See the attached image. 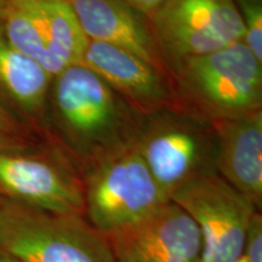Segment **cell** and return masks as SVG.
Here are the masks:
<instances>
[{
  "instance_id": "9",
  "label": "cell",
  "mask_w": 262,
  "mask_h": 262,
  "mask_svg": "<svg viewBox=\"0 0 262 262\" xmlns=\"http://www.w3.org/2000/svg\"><path fill=\"white\" fill-rule=\"evenodd\" d=\"M107 238L114 262H199L202 257L198 226L171 201Z\"/></svg>"
},
{
  "instance_id": "13",
  "label": "cell",
  "mask_w": 262,
  "mask_h": 262,
  "mask_svg": "<svg viewBox=\"0 0 262 262\" xmlns=\"http://www.w3.org/2000/svg\"><path fill=\"white\" fill-rule=\"evenodd\" d=\"M39 35L48 57V72L56 77L79 64L89 39L84 34L70 0H31Z\"/></svg>"
},
{
  "instance_id": "21",
  "label": "cell",
  "mask_w": 262,
  "mask_h": 262,
  "mask_svg": "<svg viewBox=\"0 0 262 262\" xmlns=\"http://www.w3.org/2000/svg\"><path fill=\"white\" fill-rule=\"evenodd\" d=\"M234 262H248L247 260H245V257L244 256H241V257H239L238 258V260L237 261H234Z\"/></svg>"
},
{
  "instance_id": "16",
  "label": "cell",
  "mask_w": 262,
  "mask_h": 262,
  "mask_svg": "<svg viewBox=\"0 0 262 262\" xmlns=\"http://www.w3.org/2000/svg\"><path fill=\"white\" fill-rule=\"evenodd\" d=\"M248 262H262V215L255 212L247 231L243 255Z\"/></svg>"
},
{
  "instance_id": "11",
  "label": "cell",
  "mask_w": 262,
  "mask_h": 262,
  "mask_svg": "<svg viewBox=\"0 0 262 262\" xmlns=\"http://www.w3.org/2000/svg\"><path fill=\"white\" fill-rule=\"evenodd\" d=\"M84 34L135 55L172 79L148 16L125 0H70Z\"/></svg>"
},
{
  "instance_id": "5",
  "label": "cell",
  "mask_w": 262,
  "mask_h": 262,
  "mask_svg": "<svg viewBox=\"0 0 262 262\" xmlns=\"http://www.w3.org/2000/svg\"><path fill=\"white\" fill-rule=\"evenodd\" d=\"M84 216L104 235L146 217L170 199L133 146L81 171Z\"/></svg>"
},
{
  "instance_id": "18",
  "label": "cell",
  "mask_w": 262,
  "mask_h": 262,
  "mask_svg": "<svg viewBox=\"0 0 262 262\" xmlns=\"http://www.w3.org/2000/svg\"><path fill=\"white\" fill-rule=\"evenodd\" d=\"M15 124L6 110L0 103V135H6L9 133H14Z\"/></svg>"
},
{
  "instance_id": "4",
  "label": "cell",
  "mask_w": 262,
  "mask_h": 262,
  "mask_svg": "<svg viewBox=\"0 0 262 262\" xmlns=\"http://www.w3.org/2000/svg\"><path fill=\"white\" fill-rule=\"evenodd\" d=\"M135 147L169 199L192 180L216 173L212 124L182 106L146 114Z\"/></svg>"
},
{
  "instance_id": "7",
  "label": "cell",
  "mask_w": 262,
  "mask_h": 262,
  "mask_svg": "<svg viewBox=\"0 0 262 262\" xmlns=\"http://www.w3.org/2000/svg\"><path fill=\"white\" fill-rule=\"evenodd\" d=\"M170 70L244 39L233 0H166L149 17Z\"/></svg>"
},
{
  "instance_id": "3",
  "label": "cell",
  "mask_w": 262,
  "mask_h": 262,
  "mask_svg": "<svg viewBox=\"0 0 262 262\" xmlns=\"http://www.w3.org/2000/svg\"><path fill=\"white\" fill-rule=\"evenodd\" d=\"M0 248L21 262H114L107 235L84 215L0 203Z\"/></svg>"
},
{
  "instance_id": "8",
  "label": "cell",
  "mask_w": 262,
  "mask_h": 262,
  "mask_svg": "<svg viewBox=\"0 0 262 262\" xmlns=\"http://www.w3.org/2000/svg\"><path fill=\"white\" fill-rule=\"evenodd\" d=\"M170 201L181 206L201 231L199 262H234L243 255L249 225L260 210L221 176L210 173L192 180Z\"/></svg>"
},
{
  "instance_id": "2",
  "label": "cell",
  "mask_w": 262,
  "mask_h": 262,
  "mask_svg": "<svg viewBox=\"0 0 262 262\" xmlns=\"http://www.w3.org/2000/svg\"><path fill=\"white\" fill-rule=\"evenodd\" d=\"M172 81L180 104L210 123L262 110V62L243 40L180 62Z\"/></svg>"
},
{
  "instance_id": "17",
  "label": "cell",
  "mask_w": 262,
  "mask_h": 262,
  "mask_svg": "<svg viewBox=\"0 0 262 262\" xmlns=\"http://www.w3.org/2000/svg\"><path fill=\"white\" fill-rule=\"evenodd\" d=\"M125 2L133 5L134 8L140 10L142 14L150 17L157 11V9L166 0H125Z\"/></svg>"
},
{
  "instance_id": "12",
  "label": "cell",
  "mask_w": 262,
  "mask_h": 262,
  "mask_svg": "<svg viewBox=\"0 0 262 262\" xmlns=\"http://www.w3.org/2000/svg\"><path fill=\"white\" fill-rule=\"evenodd\" d=\"M216 137V173L262 206V110L212 122Z\"/></svg>"
},
{
  "instance_id": "10",
  "label": "cell",
  "mask_w": 262,
  "mask_h": 262,
  "mask_svg": "<svg viewBox=\"0 0 262 262\" xmlns=\"http://www.w3.org/2000/svg\"><path fill=\"white\" fill-rule=\"evenodd\" d=\"M80 63L142 113L181 106L171 78L122 49L89 40Z\"/></svg>"
},
{
  "instance_id": "6",
  "label": "cell",
  "mask_w": 262,
  "mask_h": 262,
  "mask_svg": "<svg viewBox=\"0 0 262 262\" xmlns=\"http://www.w3.org/2000/svg\"><path fill=\"white\" fill-rule=\"evenodd\" d=\"M0 194L52 214L84 215L81 173L57 145L41 153L0 147Z\"/></svg>"
},
{
  "instance_id": "19",
  "label": "cell",
  "mask_w": 262,
  "mask_h": 262,
  "mask_svg": "<svg viewBox=\"0 0 262 262\" xmlns=\"http://www.w3.org/2000/svg\"><path fill=\"white\" fill-rule=\"evenodd\" d=\"M0 262H21L18 258H16L15 256H12L11 254L6 253L5 250H3L0 248Z\"/></svg>"
},
{
  "instance_id": "14",
  "label": "cell",
  "mask_w": 262,
  "mask_h": 262,
  "mask_svg": "<svg viewBox=\"0 0 262 262\" xmlns=\"http://www.w3.org/2000/svg\"><path fill=\"white\" fill-rule=\"evenodd\" d=\"M54 77L12 47L0 28V91L25 116L45 118Z\"/></svg>"
},
{
  "instance_id": "22",
  "label": "cell",
  "mask_w": 262,
  "mask_h": 262,
  "mask_svg": "<svg viewBox=\"0 0 262 262\" xmlns=\"http://www.w3.org/2000/svg\"><path fill=\"white\" fill-rule=\"evenodd\" d=\"M3 199H4V196H3L2 194H0V203H2V202H3Z\"/></svg>"
},
{
  "instance_id": "1",
  "label": "cell",
  "mask_w": 262,
  "mask_h": 262,
  "mask_svg": "<svg viewBox=\"0 0 262 262\" xmlns=\"http://www.w3.org/2000/svg\"><path fill=\"white\" fill-rule=\"evenodd\" d=\"M48 112L56 145L80 173L93 164L135 146L146 118L81 63L54 77Z\"/></svg>"
},
{
  "instance_id": "15",
  "label": "cell",
  "mask_w": 262,
  "mask_h": 262,
  "mask_svg": "<svg viewBox=\"0 0 262 262\" xmlns=\"http://www.w3.org/2000/svg\"><path fill=\"white\" fill-rule=\"evenodd\" d=\"M244 27L243 41L262 62V0H233Z\"/></svg>"
},
{
  "instance_id": "20",
  "label": "cell",
  "mask_w": 262,
  "mask_h": 262,
  "mask_svg": "<svg viewBox=\"0 0 262 262\" xmlns=\"http://www.w3.org/2000/svg\"><path fill=\"white\" fill-rule=\"evenodd\" d=\"M10 2H11V0H0V17H2L3 12H4V10L6 9V6L9 5Z\"/></svg>"
}]
</instances>
